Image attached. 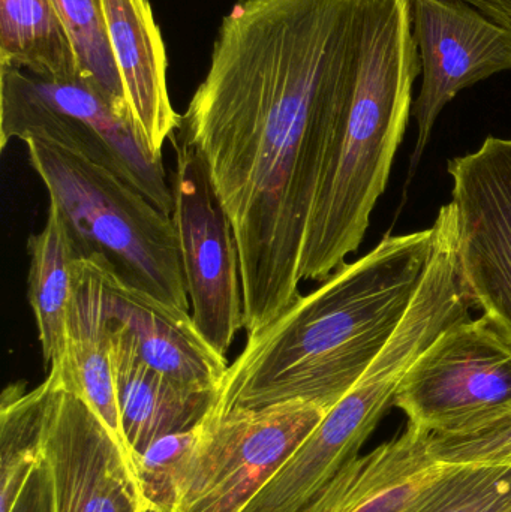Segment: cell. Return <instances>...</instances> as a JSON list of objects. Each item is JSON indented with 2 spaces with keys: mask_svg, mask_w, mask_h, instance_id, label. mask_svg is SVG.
Here are the masks:
<instances>
[{
  "mask_svg": "<svg viewBox=\"0 0 511 512\" xmlns=\"http://www.w3.org/2000/svg\"><path fill=\"white\" fill-rule=\"evenodd\" d=\"M50 384L14 382L0 399V512H9L42 463Z\"/></svg>",
  "mask_w": 511,
  "mask_h": 512,
  "instance_id": "ffe728a7",
  "label": "cell"
},
{
  "mask_svg": "<svg viewBox=\"0 0 511 512\" xmlns=\"http://www.w3.org/2000/svg\"><path fill=\"white\" fill-rule=\"evenodd\" d=\"M357 0H239L182 116L239 249L246 336L300 297L312 209L347 104Z\"/></svg>",
  "mask_w": 511,
  "mask_h": 512,
  "instance_id": "6da1fadb",
  "label": "cell"
},
{
  "mask_svg": "<svg viewBox=\"0 0 511 512\" xmlns=\"http://www.w3.org/2000/svg\"><path fill=\"white\" fill-rule=\"evenodd\" d=\"M468 3L495 23L511 27V0H458Z\"/></svg>",
  "mask_w": 511,
  "mask_h": 512,
  "instance_id": "484cf974",
  "label": "cell"
},
{
  "mask_svg": "<svg viewBox=\"0 0 511 512\" xmlns=\"http://www.w3.org/2000/svg\"><path fill=\"white\" fill-rule=\"evenodd\" d=\"M420 512H511V466H459Z\"/></svg>",
  "mask_w": 511,
  "mask_h": 512,
  "instance_id": "603a6c76",
  "label": "cell"
},
{
  "mask_svg": "<svg viewBox=\"0 0 511 512\" xmlns=\"http://www.w3.org/2000/svg\"><path fill=\"white\" fill-rule=\"evenodd\" d=\"M434 342L431 331L404 319L353 388L288 457L242 512H303L330 481L359 457L381 418L395 405L408 370Z\"/></svg>",
  "mask_w": 511,
  "mask_h": 512,
  "instance_id": "8992f818",
  "label": "cell"
},
{
  "mask_svg": "<svg viewBox=\"0 0 511 512\" xmlns=\"http://www.w3.org/2000/svg\"><path fill=\"white\" fill-rule=\"evenodd\" d=\"M132 120L153 153L182 126L168 92V59L149 0H101Z\"/></svg>",
  "mask_w": 511,
  "mask_h": 512,
  "instance_id": "2e32d148",
  "label": "cell"
},
{
  "mask_svg": "<svg viewBox=\"0 0 511 512\" xmlns=\"http://www.w3.org/2000/svg\"><path fill=\"white\" fill-rule=\"evenodd\" d=\"M429 435H464L511 414V339L485 316L447 328L413 364L395 397Z\"/></svg>",
  "mask_w": 511,
  "mask_h": 512,
  "instance_id": "52a82bcc",
  "label": "cell"
},
{
  "mask_svg": "<svg viewBox=\"0 0 511 512\" xmlns=\"http://www.w3.org/2000/svg\"><path fill=\"white\" fill-rule=\"evenodd\" d=\"M326 414L317 403L294 400L207 415L171 512H242Z\"/></svg>",
  "mask_w": 511,
  "mask_h": 512,
  "instance_id": "ba28073f",
  "label": "cell"
},
{
  "mask_svg": "<svg viewBox=\"0 0 511 512\" xmlns=\"http://www.w3.org/2000/svg\"><path fill=\"white\" fill-rule=\"evenodd\" d=\"M171 141L176 150L171 216L192 321L207 343L225 357L237 333L245 330L242 274L233 225L213 189L203 156L176 135Z\"/></svg>",
  "mask_w": 511,
  "mask_h": 512,
  "instance_id": "9c48e42d",
  "label": "cell"
},
{
  "mask_svg": "<svg viewBox=\"0 0 511 512\" xmlns=\"http://www.w3.org/2000/svg\"><path fill=\"white\" fill-rule=\"evenodd\" d=\"M206 432L200 423L153 442L138 459V480L149 512H171Z\"/></svg>",
  "mask_w": 511,
  "mask_h": 512,
  "instance_id": "7402d4cb",
  "label": "cell"
},
{
  "mask_svg": "<svg viewBox=\"0 0 511 512\" xmlns=\"http://www.w3.org/2000/svg\"><path fill=\"white\" fill-rule=\"evenodd\" d=\"M459 276L471 304L511 339V140L449 162Z\"/></svg>",
  "mask_w": 511,
  "mask_h": 512,
  "instance_id": "30bf717a",
  "label": "cell"
},
{
  "mask_svg": "<svg viewBox=\"0 0 511 512\" xmlns=\"http://www.w3.org/2000/svg\"><path fill=\"white\" fill-rule=\"evenodd\" d=\"M435 227L386 234L345 262L272 324L248 336L228 366L210 417L278 403L332 409L386 348L413 304L431 258Z\"/></svg>",
  "mask_w": 511,
  "mask_h": 512,
  "instance_id": "7a4b0ae2",
  "label": "cell"
},
{
  "mask_svg": "<svg viewBox=\"0 0 511 512\" xmlns=\"http://www.w3.org/2000/svg\"><path fill=\"white\" fill-rule=\"evenodd\" d=\"M9 512H53L50 480L44 462L30 475L20 498Z\"/></svg>",
  "mask_w": 511,
  "mask_h": 512,
  "instance_id": "d4e9b609",
  "label": "cell"
},
{
  "mask_svg": "<svg viewBox=\"0 0 511 512\" xmlns=\"http://www.w3.org/2000/svg\"><path fill=\"white\" fill-rule=\"evenodd\" d=\"M428 451L446 465L511 466V414L464 435H428Z\"/></svg>",
  "mask_w": 511,
  "mask_h": 512,
  "instance_id": "cb8c5ba5",
  "label": "cell"
},
{
  "mask_svg": "<svg viewBox=\"0 0 511 512\" xmlns=\"http://www.w3.org/2000/svg\"><path fill=\"white\" fill-rule=\"evenodd\" d=\"M32 138L80 153L173 213V188L162 156L150 150L134 120L89 81L44 80L0 66V149L9 141Z\"/></svg>",
  "mask_w": 511,
  "mask_h": 512,
  "instance_id": "5b68a950",
  "label": "cell"
},
{
  "mask_svg": "<svg viewBox=\"0 0 511 512\" xmlns=\"http://www.w3.org/2000/svg\"><path fill=\"white\" fill-rule=\"evenodd\" d=\"M423 81L413 102L419 128L410 177L441 111L461 90L511 69V27L458 0H411Z\"/></svg>",
  "mask_w": 511,
  "mask_h": 512,
  "instance_id": "7c38bea8",
  "label": "cell"
},
{
  "mask_svg": "<svg viewBox=\"0 0 511 512\" xmlns=\"http://www.w3.org/2000/svg\"><path fill=\"white\" fill-rule=\"evenodd\" d=\"M420 72L411 0H357L353 80L309 219L302 282H324L362 245L404 138Z\"/></svg>",
  "mask_w": 511,
  "mask_h": 512,
  "instance_id": "3957f363",
  "label": "cell"
},
{
  "mask_svg": "<svg viewBox=\"0 0 511 512\" xmlns=\"http://www.w3.org/2000/svg\"><path fill=\"white\" fill-rule=\"evenodd\" d=\"M24 143L77 259H99L125 285L189 312L173 216L80 153L33 138Z\"/></svg>",
  "mask_w": 511,
  "mask_h": 512,
  "instance_id": "277c9868",
  "label": "cell"
},
{
  "mask_svg": "<svg viewBox=\"0 0 511 512\" xmlns=\"http://www.w3.org/2000/svg\"><path fill=\"white\" fill-rule=\"evenodd\" d=\"M51 3L71 39L80 77L89 81L119 113L132 119L114 63L101 0H51Z\"/></svg>",
  "mask_w": 511,
  "mask_h": 512,
  "instance_id": "44dd1931",
  "label": "cell"
},
{
  "mask_svg": "<svg viewBox=\"0 0 511 512\" xmlns=\"http://www.w3.org/2000/svg\"><path fill=\"white\" fill-rule=\"evenodd\" d=\"M30 256L27 298L35 316L45 366L66 357V324L74 294V248L56 207H48L41 233L27 242Z\"/></svg>",
  "mask_w": 511,
  "mask_h": 512,
  "instance_id": "ac0fdd59",
  "label": "cell"
},
{
  "mask_svg": "<svg viewBox=\"0 0 511 512\" xmlns=\"http://www.w3.org/2000/svg\"><path fill=\"white\" fill-rule=\"evenodd\" d=\"M50 369H56L66 387L98 415L138 477V462L126 441L117 402L104 265L98 259H75L66 357L54 360Z\"/></svg>",
  "mask_w": 511,
  "mask_h": 512,
  "instance_id": "9a60e30c",
  "label": "cell"
},
{
  "mask_svg": "<svg viewBox=\"0 0 511 512\" xmlns=\"http://www.w3.org/2000/svg\"><path fill=\"white\" fill-rule=\"evenodd\" d=\"M429 433L408 423L393 441L351 460L303 512H420L459 465L432 459Z\"/></svg>",
  "mask_w": 511,
  "mask_h": 512,
  "instance_id": "4fadbf2b",
  "label": "cell"
},
{
  "mask_svg": "<svg viewBox=\"0 0 511 512\" xmlns=\"http://www.w3.org/2000/svg\"><path fill=\"white\" fill-rule=\"evenodd\" d=\"M0 66L44 80L80 77L71 39L51 0H0Z\"/></svg>",
  "mask_w": 511,
  "mask_h": 512,
  "instance_id": "d6986e66",
  "label": "cell"
},
{
  "mask_svg": "<svg viewBox=\"0 0 511 512\" xmlns=\"http://www.w3.org/2000/svg\"><path fill=\"white\" fill-rule=\"evenodd\" d=\"M42 462L53 512H149L140 481L98 415L48 370Z\"/></svg>",
  "mask_w": 511,
  "mask_h": 512,
  "instance_id": "8fae6325",
  "label": "cell"
},
{
  "mask_svg": "<svg viewBox=\"0 0 511 512\" xmlns=\"http://www.w3.org/2000/svg\"><path fill=\"white\" fill-rule=\"evenodd\" d=\"M111 321V363L123 432L135 459L158 439L203 423L215 394L195 393L150 367L131 334Z\"/></svg>",
  "mask_w": 511,
  "mask_h": 512,
  "instance_id": "e0dca14e",
  "label": "cell"
},
{
  "mask_svg": "<svg viewBox=\"0 0 511 512\" xmlns=\"http://www.w3.org/2000/svg\"><path fill=\"white\" fill-rule=\"evenodd\" d=\"M102 265L108 316L129 331L140 357L182 387L216 396L230 364L201 336L191 313L125 285Z\"/></svg>",
  "mask_w": 511,
  "mask_h": 512,
  "instance_id": "5bb4252c",
  "label": "cell"
}]
</instances>
